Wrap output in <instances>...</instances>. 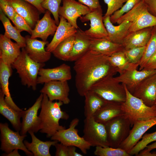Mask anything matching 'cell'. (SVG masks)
<instances>
[{
	"label": "cell",
	"instance_id": "cell-1",
	"mask_svg": "<svg viewBox=\"0 0 156 156\" xmlns=\"http://www.w3.org/2000/svg\"><path fill=\"white\" fill-rule=\"evenodd\" d=\"M73 69L77 90L82 96L96 82L118 72L110 62L109 56L90 49L75 61Z\"/></svg>",
	"mask_w": 156,
	"mask_h": 156
},
{
	"label": "cell",
	"instance_id": "cell-2",
	"mask_svg": "<svg viewBox=\"0 0 156 156\" xmlns=\"http://www.w3.org/2000/svg\"><path fill=\"white\" fill-rule=\"evenodd\" d=\"M43 94L41 111L38 116L40 121V131L46 134L47 138H51L57 131L66 129L60 125L59 121L61 119L68 120L69 116L61 109L62 102L51 101L46 94Z\"/></svg>",
	"mask_w": 156,
	"mask_h": 156
},
{
	"label": "cell",
	"instance_id": "cell-3",
	"mask_svg": "<svg viewBox=\"0 0 156 156\" xmlns=\"http://www.w3.org/2000/svg\"><path fill=\"white\" fill-rule=\"evenodd\" d=\"M44 66V63H39L31 59L25 48H22L20 55L11 65L16 70L22 84L31 88L34 90H36L39 71Z\"/></svg>",
	"mask_w": 156,
	"mask_h": 156
},
{
	"label": "cell",
	"instance_id": "cell-4",
	"mask_svg": "<svg viewBox=\"0 0 156 156\" xmlns=\"http://www.w3.org/2000/svg\"><path fill=\"white\" fill-rule=\"evenodd\" d=\"M123 85L126 92V99L122 103V106L125 115L130 121L131 127L136 121L156 118V104L151 107L146 105L142 100L130 93L125 85Z\"/></svg>",
	"mask_w": 156,
	"mask_h": 156
},
{
	"label": "cell",
	"instance_id": "cell-5",
	"mask_svg": "<svg viewBox=\"0 0 156 156\" xmlns=\"http://www.w3.org/2000/svg\"><path fill=\"white\" fill-rule=\"evenodd\" d=\"M90 90L107 101L122 103L126 100V92L123 85L117 81L114 75L101 79L92 86Z\"/></svg>",
	"mask_w": 156,
	"mask_h": 156
},
{
	"label": "cell",
	"instance_id": "cell-6",
	"mask_svg": "<svg viewBox=\"0 0 156 156\" xmlns=\"http://www.w3.org/2000/svg\"><path fill=\"white\" fill-rule=\"evenodd\" d=\"M125 21L131 23L129 32L156 26V17L149 12L143 0H141L129 11L121 16L116 23L119 24Z\"/></svg>",
	"mask_w": 156,
	"mask_h": 156
},
{
	"label": "cell",
	"instance_id": "cell-7",
	"mask_svg": "<svg viewBox=\"0 0 156 156\" xmlns=\"http://www.w3.org/2000/svg\"><path fill=\"white\" fill-rule=\"evenodd\" d=\"M109 146L118 148L129 135L131 127L128 118L124 115L116 117L104 123Z\"/></svg>",
	"mask_w": 156,
	"mask_h": 156
},
{
	"label": "cell",
	"instance_id": "cell-8",
	"mask_svg": "<svg viewBox=\"0 0 156 156\" xmlns=\"http://www.w3.org/2000/svg\"><path fill=\"white\" fill-rule=\"evenodd\" d=\"M79 122V119L75 118L70 122L69 127L57 131L51 137V140H56L66 146H73L79 148L84 154L87 153V151L91 146L84 138L78 134V131L76 128Z\"/></svg>",
	"mask_w": 156,
	"mask_h": 156
},
{
	"label": "cell",
	"instance_id": "cell-9",
	"mask_svg": "<svg viewBox=\"0 0 156 156\" xmlns=\"http://www.w3.org/2000/svg\"><path fill=\"white\" fill-rule=\"evenodd\" d=\"M0 149L5 153H8L15 149L23 151L29 156H33V154L26 147L24 140L27 135H21L19 131H14L9 127L7 123H0Z\"/></svg>",
	"mask_w": 156,
	"mask_h": 156
},
{
	"label": "cell",
	"instance_id": "cell-10",
	"mask_svg": "<svg viewBox=\"0 0 156 156\" xmlns=\"http://www.w3.org/2000/svg\"><path fill=\"white\" fill-rule=\"evenodd\" d=\"M83 133V137L91 146H109L104 124L95 121L93 117L84 119Z\"/></svg>",
	"mask_w": 156,
	"mask_h": 156
},
{
	"label": "cell",
	"instance_id": "cell-11",
	"mask_svg": "<svg viewBox=\"0 0 156 156\" xmlns=\"http://www.w3.org/2000/svg\"><path fill=\"white\" fill-rule=\"evenodd\" d=\"M43 94L41 93L33 105L26 110L22 111V121L20 133L21 135H27L29 131L37 133L40 128V121L38 116V110L41 108Z\"/></svg>",
	"mask_w": 156,
	"mask_h": 156
},
{
	"label": "cell",
	"instance_id": "cell-12",
	"mask_svg": "<svg viewBox=\"0 0 156 156\" xmlns=\"http://www.w3.org/2000/svg\"><path fill=\"white\" fill-rule=\"evenodd\" d=\"M79 19L82 22L90 21V28L84 31L90 38L107 39V33L103 21L101 7L91 11L85 15L81 16Z\"/></svg>",
	"mask_w": 156,
	"mask_h": 156
},
{
	"label": "cell",
	"instance_id": "cell-13",
	"mask_svg": "<svg viewBox=\"0 0 156 156\" xmlns=\"http://www.w3.org/2000/svg\"><path fill=\"white\" fill-rule=\"evenodd\" d=\"M60 6L59 16H62L76 29H79L77 20L82 15L85 16L91 12L88 6L75 0H63Z\"/></svg>",
	"mask_w": 156,
	"mask_h": 156
},
{
	"label": "cell",
	"instance_id": "cell-14",
	"mask_svg": "<svg viewBox=\"0 0 156 156\" xmlns=\"http://www.w3.org/2000/svg\"><path fill=\"white\" fill-rule=\"evenodd\" d=\"M70 88L67 81H54L44 83L40 91L41 93L46 94L49 100L53 101L58 100L65 104H68Z\"/></svg>",
	"mask_w": 156,
	"mask_h": 156
},
{
	"label": "cell",
	"instance_id": "cell-15",
	"mask_svg": "<svg viewBox=\"0 0 156 156\" xmlns=\"http://www.w3.org/2000/svg\"><path fill=\"white\" fill-rule=\"evenodd\" d=\"M155 125L156 117L147 120L135 122L128 137L119 147L128 153L142 138L145 132Z\"/></svg>",
	"mask_w": 156,
	"mask_h": 156
},
{
	"label": "cell",
	"instance_id": "cell-16",
	"mask_svg": "<svg viewBox=\"0 0 156 156\" xmlns=\"http://www.w3.org/2000/svg\"><path fill=\"white\" fill-rule=\"evenodd\" d=\"M146 105L156 104V73L145 79L135 88L132 94Z\"/></svg>",
	"mask_w": 156,
	"mask_h": 156
},
{
	"label": "cell",
	"instance_id": "cell-17",
	"mask_svg": "<svg viewBox=\"0 0 156 156\" xmlns=\"http://www.w3.org/2000/svg\"><path fill=\"white\" fill-rule=\"evenodd\" d=\"M155 73L156 69L138 70L135 68L125 71L115 78L119 83L125 85L128 90L132 94L135 88L140 83Z\"/></svg>",
	"mask_w": 156,
	"mask_h": 156
},
{
	"label": "cell",
	"instance_id": "cell-18",
	"mask_svg": "<svg viewBox=\"0 0 156 156\" xmlns=\"http://www.w3.org/2000/svg\"><path fill=\"white\" fill-rule=\"evenodd\" d=\"M71 78L70 66L63 64L53 68H41L38 73L37 83L43 84L54 81H68Z\"/></svg>",
	"mask_w": 156,
	"mask_h": 156
},
{
	"label": "cell",
	"instance_id": "cell-19",
	"mask_svg": "<svg viewBox=\"0 0 156 156\" xmlns=\"http://www.w3.org/2000/svg\"><path fill=\"white\" fill-rule=\"evenodd\" d=\"M25 37L26 46L24 48L31 59L40 63H44L50 59L51 53L47 51L45 48V45L49 43L48 41L32 39L28 35Z\"/></svg>",
	"mask_w": 156,
	"mask_h": 156
},
{
	"label": "cell",
	"instance_id": "cell-20",
	"mask_svg": "<svg viewBox=\"0 0 156 156\" xmlns=\"http://www.w3.org/2000/svg\"><path fill=\"white\" fill-rule=\"evenodd\" d=\"M51 13L49 10L46 11L42 18L37 22L31 35V38H40L47 41L49 36L54 34L58 26L51 18Z\"/></svg>",
	"mask_w": 156,
	"mask_h": 156
},
{
	"label": "cell",
	"instance_id": "cell-21",
	"mask_svg": "<svg viewBox=\"0 0 156 156\" xmlns=\"http://www.w3.org/2000/svg\"><path fill=\"white\" fill-rule=\"evenodd\" d=\"M16 12L23 17L33 29L39 20L40 13L34 5L23 0H7Z\"/></svg>",
	"mask_w": 156,
	"mask_h": 156
},
{
	"label": "cell",
	"instance_id": "cell-22",
	"mask_svg": "<svg viewBox=\"0 0 156 156\" xmlns=\"http://www.w3.org/2000/svg\"><path fill=\"white\" fill-rule=\"evenodd\" d=\"M60 22L51 42L47 44L46 50L52 53L57 45L68 37L75 34L77 29L62 16H59Z\"/></svg>",
	"mask_w": 156,
	"mask_h": 156
},
{
	"label": "cell",
	"instance_id": "cell-23",
	"mask_svg": "<svg viewBox=\"0 0 156 156\" xmlns=\"http://www.w3.org/2000/svg\"><path fill=\"white\" fill-rule=\"evenodd\" d=\"M103 21L107 33V39L113 42L122 44L129 33L131 23L125 21L117 26H114L111 22L109 16L103 17Z\"/></svg>",
	"mask_w": 156,
	"mask_h": 156
},
{
	"label": "cell",
	"instance_id": "cell-24",
	"mask_svg": "<svg viewBox=\"0 0 156 156\" xmlns=\"http://www.w3.org/2000/svg\"><path fill=\"white\" fill-rule=\"evenodd\" d=\"M21 47L16 42L4 34L0 35V60L10 65L14 62L20 54Z\"/></svg>",
	"mask_w": 156,
	"mask_h": 156
},
{
	"label": "cell",
	"instance_id": "cell-25",
	"mask_svg": "<svg viewBox=\"0 0 156 156\" xmlns=\"http://www.w3.org/2000/svg\"><path fill=\"white\" fill-rule=\"evenodd\" d=\"M125 115L122 103L107 101L95 113L93 117L95 121L104 124L118 116Z\"/></svg>",
	"mask_w": 156,
	"mask_h": 156
},
{
	"label": "cell",
	"instance_id": "cell-26",
	"mask_svg": "<svg viewBox=\"0 0 156 156\" xmlns=\"http://www.w3.org/2000/svg\"><path fill=\"white\" fill-rule=\"evenodd\" d=\"M153 27L129 32L122 44L124 49L145 46L150 38Z\"/></svg>",
	"mask_w": 156,
	"mask_h": 156
},
{
	"label": "cell",
	"instance_id": "cell-27",
	"mask_svg": "<svg viewBox=\"0 0 156 156\" xmlns=\"http://www.w3.org/2000/svg\"><path fill=\"white\" fill-rule=\"evenodd\" d=\"M75 40L69 61H75L89 50L92 38L84 31L78 29L75 34Z\"/></svg>",
	"mask_w": 156,
	"mask_h": 156
},
{
	"label": "cell",
	"instance_id": "cell-28",
	"mask_svg": "<svg viewBox=\"0 0 156 156\" xmlns=\"http://www.w3.org/2000/svg\"><path fill=\"white\" fill-rule=\"evenodd\" d=\"M11 65H8L0 60V83L1 90L5 96L6 102L15 110L21 111L23 110L15 104L11 96L9 88V79L12 73Z\"/></svg>",
	"mask_w": 156,
	"mask_h": 156
},
{
	"label": "cell",
	"instance_id": "cell-29",
	"mask_svg": "<svg viewBox=\"0 0 156 156\" xmlns=\"http://www.w3.org/2000/svg\"><path fill=\"white\" fill-rule=\"evenodd\" d=\"M31 135V142L26 140L24 143L27 149L31 152L34 156H51L49 149L52 146H54L58 142L56 140L47 141L45 142L37 138L32 131L28 132Z\"/></svg>",
	"mask_w": 156,
	"mask_h": 156
},
{
	"label": "cell",
	"instance_id": "cell-30",
	"mask_svg": "<svg viewBox=\"0 0 156 156\" xmlns=\"http://www.w3.org/2000/svg\"><path fill=\"white\" fill-rule=\"evenodd\" d=\"M89 49L110 56L115 53L123 51L124 49L122 44L113 42L107 38H92Z\"/></svg>",
	"mask_w": 156,
	"mask_h": 156
},
{
	"label": "cell",
	"instance_id": "cell-31",
	"mask_svg": "<svg viewBox=\"0 0 156 156\" xmlns=\"http://www.w3.org/2000/svg\"><path fill=\"white\" fill-rule=\"evenodd\" d=\"M5 95L0 90V113L10 122L16 131H20L21 126V118L22 111H17L10 106L5 101Z\"/></svg>",
	"mask_w": 156,
	"mask_h": 156
},
{
	"label": "cell",
	"instance_id": "cell-32",
	"mask_svg": "<svg viewBox=\"0 0 156 156\" xmlns=\"http://www.w3.org/2000/svg\"><path fill=\"white\" fill-rule=\"evenodd\" d=\"M84 96V114L85 118L93 117L97 111L107 101L90 90L87 92Z\"/></svg>",
	"mask_w": 156,
	"mask_h": 156
},
{
	"label": "cell",
	"instance_id": "cell-33",
	"mask_svg": "<svg viewBox=\"0 0 156 156\" xmlns=\"http://www.w3.org/2000/svg\"><path fill=\"white\" fill-rule=\"evenodd\" d=\"M0 20L4 27L5 32L4 35L6 37L14 40L21 48L26 46L25 37L21 36V32L11 23L10 19L5 15L0 9Z\"/></svg>",
	"mask_w": 156,
	"mask_h": 156
},
{
	"label": "cell",
	"instance_id": "cell-34",
	"mask_svg": "<svg viewBox=\"0 0 156 156\" xmlns=\"http://www.w3.org/2000/svg\"><path fill=\"white\" fill-rule=\"evenodd\" d=\"M123 51L116 52L109 56L110 62L116 68L118 72L120 74L126 70L137 69L139 66L138 64H133L130 63Z\"/></svg>",
	"mask_w": 156,
	"mask_h": 156
},
{
	"label": "cell",
	"instance_id": "cell-35",
	"mask_svg": "<svg viewBox=\"0 0 156 156\" xmlns=\"http://www.w3.org/2000/svg\"><path fill=\"white\" fill-rule=\"evenodd\" d=\"M75 35L71 36L60 42L52 52L57 59L68 61L75 40Z\"/></svg>",
	"mask_w": 156,
	"mask_h": 156
},
{
	"label": "cell",
	"instance_id": "cell-36",
	"mask_svg": "<svg viewBox=\"0 0 156 156\" xmlns=\"http://www.w3.org/2000/svg\"><path fill=\"white\" fill-rule=\"evenodd\" d=\"M156 52V26L153 27L150 38L145 46L143 55L139 63V70L143 69L149 60Z\"/></svg>",
	"mask_w": 156,
	"mask_h": 156
},
{
	"label": "cell",
	"instance_id": "cell-37",
	"mask_svg": "<svg viewBox=\"0 0 156 156\" xmlns=\"http://www.w3.org/2000/svg\"><path fill=\"white\" fill-rule=\"evenodd\" d=\"M94 154L97 156H131L124 150L120 148L111 147H96Z\"/></svg>",
	"mask_w": 156,
	"mask_h": 156
},
{
	"label": "cell",
	"instance_id": "cell-38",
	"mask_svg": "<svg viewBox=\"0 0 156 156\" xmlns=\"http://www.w3.org/2000/svg\"><path fill=\"white\" fill-rule=\"evenodd\" d=\"M139 141L128 153L131 155L135 156L142 150L146 148L148 144L151 142L156 141V131L150 133L144 134Z\"/></svg>",
	"mask_w": 156,
	"mask_h": 156
},
{
	"label": "cell",
	"instance_id": "cell-39",
	"mask_svg": "<svg viewBox=\"0 0 156 156\" xmlns=\"http://www.w3.org/2000/svg\"><path fill=\"white\" fill-rule=\"evenodd\" d=\"M145 46L124 49L123 52L129 62L134 64H138L144 52Z\"/></svg>",
	"mask_w": 156,
	"mask_h": 156
},
{
	"label": "cell",
	"instance_id": "cell-40",
	"mask_svg": "<svg viewBox=\"0 0 156 156\" xmlns=\"http://www.w3.org/2000/svg\"><path fill=\"white\" fill-rule=\"evenodd\" d=\"M62 0H44L42 4L44 9L49 10L52 14L57 26L60 22L59 10Z\"/></svg>",
	"mask_w": 156,
	"mask_h": 156
},
{
	"label": "cell",
	"instance_id": "cell-41",
	"mask_svg": "<svg viewBox=\"0 0 156 156\" xmlns=\"http://www.w3.org/2000/svg\"><path fill=\"white\" fill-rule=\"evenodd\" d=\"M141 0H127L119 10L114 12L110 16V20L113 23H116L117 20L125 14L131 10Z\"/></svg>",
	"mask_w": 156,
	"mask_h": 156
},
{
	"label": "cell",
	"instance_id": "cell-42",
	"mask_svg": "<svg viewBox=\"0 0 156 156\" xmlns=\"http://www.w3.org/2000/svg\"><path fill=\"white\" fill-rule=\"evenodd\" d=\"M54 146L56 148V156H82L83 155L76 151V147L66 146L58 142Z\"/></svg>",
	"mask_w": 156,
	"mask_h": 156
},
{
	"label": "cell",
	"instance_id": "cell-43",
	"mask_svg": "<svg viewBox=\"0 0 156 156\" xmlns=\"http://www.w3.org/2000/svg\"><path fill=\"white\" fill-rule=\"evenodd\" d=\"M107 5L106 12L103 17L110 16L114 12L120 9L127 0H103Z\"/></svg>",
	"mask_w": 156,
	"mask_h": 156
},
{
	"label": "cell",
	"instance_id": "cell-44",
	"mask_svg": "<svg viewBox=\"0 0 156 156\" xmlns=\"http://www.w3.org/2000/svg\"><path fill=\"white\" fill-rule=\"evenodd\" d=\"M12 21L20 32L25 31L31 35L33 29L26 20L16 12Z\"/></svg>",
	"mask_w": 156,
	"mask_h": 156
},
{
	"label": "cell",
	"instance_id": "cell-45",
	"mask_svg": "<svg viewBox=\"0 0 156 156\" xmlns=\"http://www.w3.org/2000/svg\"><path fill=\"white\" fill-rule=\"evenodd\" d=\"M0 9L5 15L12 21L16 12L7 0H0Z\"/></svg>",
	"mask_w": 156,
	"mask_h": 156
},
{
	"label": "cell",
	"instance_id": "cell-46",
	"mask_svg": "<svg viewBox=\"0 0 156 156\" xmlns=\"http://www.w3.org/2000/svg\"><path fill=\"white\" fill-rule=\"evenodd\" d=\"M81 3L88 6L91 11L101 7L99 0H77Z\"/></svg>",
	"mask_w": 156,
	"mask_h": 156
},
{
	"label": "cell",
	"instance_id": "cell-47",
	"mask_svg": "<svg viewBox=\"0 0 156 156\" xmlns=\"http://www.w3.org/2000/svg\"><path fill=\"white\" fill-rule=\"evenodd\" d=\"M146 5L148 11L156 17V0H143Z\"/></svg>",
	"mask_w": 156,
	"mask_h": 156
},
{
	"label": "cell",
	"instance_id": "cell-48",
	"mask_svg": "<svg viewBox=\"0 0 156 156\" xmlns=\"http://www.w3.org/2000/svg\"><path fill=\"white\" fill-rule=\"evenodd\" d=\"M143 69H156V52L149 60Z\"/></svg>",
	"mask_w": 156,
	"mask_h": 156
},
{
	"label": "cell",
	"instance_id": "cell-49",
	"mask_svg": "<svg viewBox=\"0 0 156 156\" xmlns=\"http://www.w3.org/2000/svg\"><path fill=\"white\" fill-rule=\"evenodd\" d=\"M32 4L39 11L40 13H44L46 10L42 6V4L44 0H23Z\"/></svg>",
	"mask_w": 156,
	"mask_h": 156
},
{
	"label": "cell",
	"instance_id": "cell-50",
	"mask_svg": "<svg viewBox=\"0 0 156 156\" xmlns=\"http://www.w3.org/2000/svg\"><path fill=\"white\" fill-rule=\"evenodd\" d=\"M136 156H156V152H151L145 148L141 151Z\"/></svg>",
	"mask_w": 156,
	"mask_h": 156
},
{
	"label": "cell",
	"instance_id": "cell-51",
	"mask_svg": "<svg viewBox=\"0 0 156 156\" xmlns=\"http://www.w3.org/2000/svg\"><path fill=\"white\" fill-rule=\"evenodd\" d=\"M18 150L17 149H15L8 153L7 154L5 153L3 154V155L7 156H20L21 155L18 153Z\"/></svg>",
	"mask_w": 156,
	"mask_h": 156
},
{
	"label": "cell",
	"instance_id": "cell-52",
	"mask_svg": "<svg viewBox=\"0 0 156 156\" xmlns=\"http://www.w3.org/2000/svg\"><path fill=\"white\" fill-rule=\"evenodd\" d=\"M146 148L147 151H150L156 148V141L153 144L148 145Z\"/></svg>",
	"mask_w": 156,
	"mask_h": 156
}]
</instances>
